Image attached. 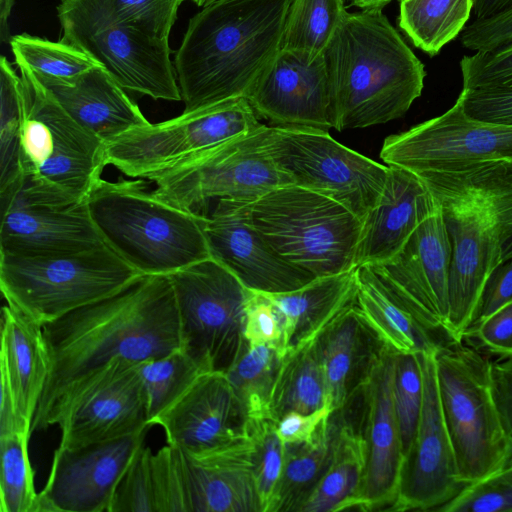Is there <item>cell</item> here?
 I'll list each match as a JSON object with an SVG mask.
<instances>
[{"label":"cell","instance_id":"cell-20","mask_svg":"<svg viewBox=\"0 0 512 512\" xmlns=\"http://www.w3.org/2000/svg\"><path fill=\"white\" fill-rule=\"evenodd\" d=\"M261 118L275 126L334 128L331 85L324 54L313 61L280 50L247 95Z\"/></svg>","mask_w":512,"mask_h":512},{"label":"cell","instance_id":"cell-54","mask_svg":"<svg viewBox=\"0 0 512 512\" xmlns=\"http://www.w3.org/2000/svg\"><path fill=\"white\" fill-rule=\"evenodd\" d=\"M333 412L328 407L312 413L289 412L276 421L277 434L284 445L308 442Z\"/></svg>","mask_w":512,"mask_h":512},{"label":"cell","instance_id":"cell-61","mask_svg":"<svg viewBox=\"0 0 512 512\" xmlns=\"http://www.w3.org/2000/svg\"><path fill=\"white\" fill-rule=\"evenodd\" d=\"M512 254V239L510 240V242L507 244L505 250H504V253H503V258H506L508 257L509 255Z\"/></svg>","mask_w":512,"mask_h":512},{"label":"cell","instance_id":"cell-50","mask_svg":"<svg viewBox=\"0 0 512 512\" xmlns=\"http://www.w3.org/2000/svg\"><path fill=\"white\" fill-rule=\"evenodd\" d=\"M457 101L471 118L512 125V87L462 88Z\"/></svg>","mask_w":512,"mask_h":512},{"label":"cell","instance_id":"cell-25","mask_svg":"<svg viewBox=\"0 0 512 512\" xmlns=\"http://www.w3.org/2000/svg\"><path fill=\"white\" fill-rule=\"evenodd\" d=\"M437 207L429 186L419 175L388 165L383 192L362 220L356 267L389 261Z\"/></svg>","mask_w":512,"mask_h":512},{"label":"cell","instance_id":"cell-49","mask_svg":"<svg viewBox=\"0 0 512 512\" xmlns=\"http://www.w3.org/2000/svg\"><path fill=\"white\" fill-rule=\"evenodd\" d=\"M283 335V316L271 295L250 290L244 324V336L248 344L277 347L283 356Z\"/></svg>","mask_w":512,"mask_h":512},{"label":"cell","instance_id":"cell-10","mask_svg":"<svg viewBox=\"0 0 512 512\" xmlns=\"http://www.w3.org/2000/svg\"><path fill=\"white\" fill-rule=\"evenodd\" d=\"M271 126L259 128L198 151L152 175L154 195L180 209L203 214L212 202H253L292 184L269 150Z\"/></svg>","mask_w":512,"mask_h":512},{"label":"cell","instance_id":"cell-53","mask_svg":"<svg viewBox=\"0 0 512 512\" xmlns=\"http://www.w3.org/2000/svg\"><path fill=\"white\" fill-rule=\"evenodd\" d=\"M511 300L512 254L502 259L489 275L467 332Z\"/></svg>","mask_w":512,"mask_h":512},{"label":"cell","instance_id":"cell-33","mask_svg":"<svg viewBox=\"0 0 512 512\" xmlns=\"http://www.w3.org/2000/svg\"><path fill=\"white\" fill-rule=\"evenodd\" d=\"M340 427L332 461L298 512L364 510L363 489L367 446L363 432V410L356 420L347 408L338 409Z\"/></svg>","mask_w":512,"mask_h":512},{"label":"cell","instance_id":"cell-13","mask_svg":"<svg viewBox=\"0 0 512 512\" xmlns=\"http://www.w3.org/2000/svg\"><path fill=\"white\" fill-rule=\"evenodd\" d=\"M269 150L296 185L341 203L363 220L378 202L388 165L340 144L327 131L271 126Z\"/></svg>","mask_w":512,"mask_h":512},{"label":"cell","instance_id":"cell-32","mask_svg":"<svg viewBox=\"0 0 512 512\" xmlns=\"http://www.w3.org/2000/svg\"><path fill=\"white\" fill-rule=\"evenodd\" d=\"M185 0H61L57 17L66 40L113 26L134 28L169 39L178 9Z\"/></svg>","mask_w":512,"mask_h":512},{"label":"cell","instance_id":"cell-5","mask_svg":"<svg viewBox=\"0 0 512 512\" xmlns=\"http://www.w3.org/2000/svg\"><path fill=\"white\" fill-rule=\"evenodd\" d=\"M86 204L103 242L142 276H169L211 258L205 215L162 201L144 179L101 178Z\"/></svg>","mask_w":512,"mask_h":512},{"label":"cell","instance_id":"cell-12","mask_svg":"<svg viewBox=\"0 0 512 512\" xmlns=\"http://www.w3.org/2000/svg\"><path fill=\"white\" fill-rule=\"evenodd\" d=\"M246 97L228 99L156 124L135 127L105 145L107 165L138 179L261 125Z\"/></svg>","mask_w":512,"mask_h":512},{"label":"cell","instance_id":"cell-39","mask_svg":"<svg viewBox=\"0 0 512 512\" xmlns=\"http://www.w3.org/2000/svg\"><path fill=\"white\" fill-rule=\"evenodd\" d=\"M150 425L202 374L200 366L181 348L138 363Z\"/></svg>","mask_w":512,"mask_h":512},{"label":"cell","instance_id":"cell-42","mask_svg":"<svg viewBox=\"0 0 512 512\" xmlns=\"http://www.w3.org/2000/svg\"><path fill=\"white\" fill-rule=\"evenodd\" d=\"M22 125L21 78L5 56L0 58V193L11 189L20 175Z\"/></svg>","mask_w":512,"mask_h":512},{"label":"cell","instance_id":"cell-29","mask_svg":"<svg viewBox=\"0 0 512 512\" xmlns=\"http://www.w3.org/2000/svg\"><path fill=\"white\" fill-rule=\"evenodd\" d=\"M356 272V305L380 341L395 353L436 351L449 341L426 329L412 314L377 264Z\"/></svg>","mask_w":512,"mask_h":512},{"label":"cell","instance_id":"cell-1","mask_svg":"<svg viewBox=\"0 0 512 512\" xmlns=\"http://www.w3.org/2000/svg\"><path fill=\"white\" fill-rule=\"evenodd\" d=\"M51 368L32 432L54 404L115 359L136 363L181 348L169 276H143L123 291L43 326Z\"/></svg>","mask_w":512,"mask_h":512},{"label":"cell","instance_id":"cell-43","mask_svg":"<svg viewBox=\"0 0 512 512\" xmlns=\"http://www.w3.org/2000/svg\"><path fill=\"white\" fill-rule=\"evenodd\" d=\"M393 400L405 458L417 430L423 403V376L418 353H395Z\"/></svg>","mask_w":512,"mask_h":512},{"label":"cell","instance_id":"cell-27","mask_svg":"<svg viewBox=\"0 0 512 512\" xmlns=\"http://www.w3.org/2000/svg\"><path fill=\"white\" fill-rule=\"evenodd\" d=\"M326 387V405L343 408L364 386L386 347L369 327L356 302L312 342Z\"/></svg>","mask_w":512,"mask_h":512},{"label":"cell","instance_id":"cell-56","mask_svg":"<svg viewBox=\"0 0 512 512\" xmlns=\"http://www.w3.org/2000/svg\"><path fill=\"white\" fill-rule=\"evenodd\" d=\"M1 404H0V437L26 433L32 434L31 424L20 414L12 393L9 379L4 370L0 369Z\"/></svg>","mask_w":512,"mask_h":512},{"label":"cell","instance_id":"cell-51","mask_svg":"<svg viewBox=\"0 0 512 512\" xmlns=\"http://www.w3.org/2000/svg\"><path fill=\"white\" fill-rule=\"evenodd\" d=\"M461 44L474 52L512 44V7L484 19H473L461 33Z\"/></svg>","mask_w":512,"mask_h":512},{"label":"cell","instance_id":"cell-60","mask_svg":"<svg viewBox=\"0 0 512 512\" xmlns=\"http://www.w3.org/2000/svg\"><path fill=\"white\" fill-rule=\"evenodd\" d=\"M191 1L194 2L199 7H205V6L215 2L216 0H191Z\"/></svg>","mask_w":512,"mask_h":512},{"label":"cell","instance_id":"cell-41","mask_svg":"<svg viewBox=\"0 0 512 512\" xmlns=\"http://www.w3.org/2000/svg\"><path fill=\"white\" fill-rule=\"evenodd\" d=\"M26 433L0 437V512H39Z\"/></svg>","mask_w":512,"mask_h":512},{"label":"cell","instance_id":"cell-36","mask_svg":"<svg viewBox=\"0 0 512 512\" xmlns=\"http://www.w3.org/2000/svg\"><path fill=\"white\" fill-rule=\"evenodd\" d=\"M472 9L473 0H401L399 26L414 46L436 56L462 33Z\"/></svg>","mask_w":512,"mask_h":512},{"label":"cell","instance_id":"cell-22","mask_svg":"<svg viewBox=\"0 0 512 512\" xmlns=\"http://www.w3.org/2000/svg\"><path fill=\"white\" fill-rule=\"evenodd\" d=\"M394 355L384 347L362 388L367 446L364 511H391L399 492L404 454L393 400Z\"/></svg>","mask_w":512,"mask_h":512},{"label":"cell","instance_id":"cell-34","mask_svg":"<svg viewBox=\"0 0 512 512\" xmlns=\"http://www.w3.org/2000/svg\"><path fill=\"white\" fill-rule=\"evenodd\" d=\"M340 414L334 411L308 442L284 445L281 478L270 512H298L329 467L339 433Z\"/></svg>","mask_w":512,"mask_h":512},{"label":"cell","instance_id":"cell-4","mask_svg":"<svg viewBox=\"0 0 512 512\" xmlns=\"http://www.w3.org/2000/svg\"><path fill=\"white\" fill-rule=\"evenodd\" d=\"M324 56L336 130L400 118L422 93L424 65L382 9L347 11Z\"/></svg>","mask_w":512,"mask_h":512},{"label":"cell","instance_id":"cell-16","mask_svg":"<svg viewBox=\"0 0 512 512\" xmlns=\"http://www.w3.org/2000/svg\"><path fill=\"white\" fill-rule=\"evenodd\" d=\"M418 357L423 376L422 409L391 511H438L466 486L459 477L443 417L435 351L418 353Z\"/></svg>","mask_w":512,"mask_h":512},{"label":"cell","instance_id":"cell-21","mask_svg":"<svg viewBox=\"0 0 512 512\" xmlns=\"http://www.w3.org/2000/svg\"><path fill=\"white\" fill-rule=\"evenodd\" d=\"M248 416L225 373L204 372L154 422L167 444L189 454L231 444L248 433Z\"/></svg>","mask_w":512,"mask_h":512},{"label":"cell","instance_id":"cell-11","mask_svg":"<svg viewBox=\"0 0 512 512\" xmlns=\"http://www.w3.org/2000/svg\"><path fill=\"white\" fill-rule=\"evenodd\" d=\"M179 317L181 349L204 372L226 373L248 344L250 290L209 258L169 275Z\"/></svg>","mask_w":512,"mask_h":512},{"label":"cell","instance_id":"cell-48","mask_svg":"<svg viewBox=\"0 0 512 512\" xmlns=\"http://www.w3.org/2000/svg\"><path fill=\"white\" fill-rule=\"evenodd\" d=\"M462 88L512 87V44L460 60Z\"/></svg>","mask_w":512,"mask_h":512},{"label":"cell","instance_id":"cell-6","mask_svg":"<svg viewBox=\"0 0 512 512\" xmlns=\"http://www.w3.org/2000/svg\"><path fill=\"white\" fill-rule=\"evenodd\" d=\"M17 66L22 125L20 175L13 187L35 203L64 206L86 201L107 166L105 142L79 125L33 71Z\"/></svg>","mask_w":512,"mask_h":512},{"label":"cell","instance_id":"cell-45","mask_svg":"<svg viewBox=\"0 0 512 512\" xmlns=\"http://www.w3.org/2000/svg\"><path fill=\"white\" fill-rule=\"evenodd\" d=\"M158 512H192L184 453L167 444L152 456Z\"/></svg>","mask_w":512,"mask_h":512},{"label":"cell","instance_id":"cell-17","mask_svg":"<svg viewBox=\"0 0 512 512\" xmlns=\"http://www.w3.org/2000/svg\"><path fill=\"white\" fill-rule=\"evenodd\" d=\"M149 428L116 440L55 450L39 512H109L116 488Z\"/></svg>","mask_w":512,"mask_h":512},{"label":"cell","instance_id":"cell-62","mask_svg":"<svg viewBox=\"0 0 512 512\" xmlns=\"http://www.w3.org/2000/svg\"><path fill=\"white\" fill-rule=\"evenodd\" d=\"M354 0H344L345 3L349 2V5H351V3L353 2Z\"/></svg>","mask_w":512,"mask_h":512},{"label":"cell","instance_id":"cell-47","mask_svg":"<svg viewBox=\"0 0 512 512\" xmlns=\"http://www.w3.org/2000/svg\"><path fill=\"white\" fill-rule=\"evenodd\" d=\"M441 512H512V460L502 469L467 484Z\"/></svg>","mask_w":512,"mask_h":512},{"label":"cell","instance_id":"cell-57","mask_svg":"<svg viewBox=\"0 0 512 512\" xmlns=\"http://www.w3.org/2000/svg\"><path fill=\"white\" fill-rule=\"evenodd\" d=\"M512 7V0H473L474 19L491 17Z\"/></svg>","mask_w":512,"mask_h":512},{"label":"cell","instance_id":"cell-23","mask_svg":"<svg viewBox=\"0 0 512 512\" xmlns=\"http://www.w3.org/2000/svg\"><path fill=\"white\" fill-rule=\"evenodd\" d=\"M0 196V253L47 255L105 244L91 220L86 201L64 206L35 203L16 187Z\"/></svg>","mask_w":512,"mask_h":512},{"label":"cell","instance_id":"cell-46","mask_svg":"<svg viewBox=\"0 0 512 512\" xmlns=\"http://www.w3.org/2000/svg\"><path fill=\"white\" fill-rule=\"evenodd\" d=\"M152 456L148 446L140 447L116 488L109 512H158Z\"/></svg>","mask_w":512,"mask_h":512},{"label":"cell","instance_id":"cell-19","mask_svg":"<svg viewBox=\"0 0 512 512\" xmlns=\"http://www.w3.org/2000/svg\"><path fill=\"white\" fill-rule=\"evenodd\" d=\"M248 203L220 199L205 214L204 233L211 258L252 291L286 293L315 279L279 256L251 225Z\"/></svg>","mask_w":512,"mask_h":512},{"label":"cell","instance_id":"cell-30","mask_svg":"<svg viewBox=\"0 0 512 512\" xmlns=\"http://www.w3.org/2000/svg\"><path fill=\"white\" fill-rule=\"evenodd\" d=\"M50 368L43 327L6 303L1 313L0 369L7 374L16 406L31 427Z\"/></svg>","mask_w":512,"mask_h":512},{"label":"cell","instance_id":"cell-55","mask_svg":"<svg viewBox=\"0 0 512 512\" xmlns=\"http://www.w3.org/2000/svg\"><path fill=\"white\" fill-rule=\"evenodd\" d=\"M493 400L506 435L512 443V359L491 361L489 367Z\"/></svg>","mask_w":512,"mask_h":512},{"label":"cell","instance_id":"cell-58","mask_svg":"<svg viewBox=\"0 0 512 512\" xmlns=\"http://www.w3.org/2000/svg\"><path fill=\"white\" fill-rule=\"evenodd\" d=\"M15 4V0H0V39L2 42H10L12 36L8 20Z\"/></svg>","mask_w":512,"mask_h":512},{"label":"cell","instance_id":"cell-9","mask_svg":"<svg viewBox=\"0 0 512 512\" xmlns=\"http://www.w3.org/2000/svg\"><path fill=\"white\" fill-rule=\"evenodd\" d=\"M490 362L464 340L446 342L435 351L443 417L466 485L502 469L512 457L491 393Z\"/></svg>","mask_w":512,"mask_h":512},{"label":"cell","instance_id":"cell-7","mask_svg":"<svg viewBox=\"0 0 512 512\" xmlns=\"http://www.w3.org/2000/svg\"><path fill=\"white\" fill-rule=\"evenodd\" d=\"M247 213L279 256L314 277L356 268L362 220L334 199L290 184L248 203Z\"/></svg>","mask_w":512,"mask_h":512},{"label":"cell","instance_id":"cell-38","mask_svg":"<svg viewBox=\"0 0 512 512\" xmlns=\"http://www.w3.org/2000/svg\"><path fill=\"white\" fill-rule=\"evenodd\" d=\"M282 359L277 347L247 344L225 373L249 420L271 418L270 400Z\"/></svg>","mask_w":512,"mask_h":512},{"label":"cell","instance_id":"cell-44","mask_svg":"<svg viewBox=\"0 0 512 512\" xmlns=\"http://www.w3.org/2000/svg\"><path fill=\"white\" fill-rule=\"evenodd\" d=\"M248 431L254 443L255 479L262 511L270 512L282 474L285 447L272 418L249 420Z\"/></svg>","mask_w":512,"mask_h":512},{"label":"cell","instance_id":"cell-14","mask_svg":"<svg viewBox=\"0 0 512 512\" xmlns=\"http://www.w3.org/2000/svg\"><path fill=\"white\" fill-rule=\"evenodd\" d=\"M58 425L60 447L75 448L140 432L148 422L138 363L115 359L57 401L36 430Z\"/></svg>","mask_w":512,"mask_h":512},{"label":"cell","instance_id":"cell-8","mask_svg":"<svg viewBox=\"0 0 512 512\" xmlns=\"http://www.w3.org/2000/svg\"><path fill=\"white\" fill-rule=\"evenodd\" d=\"M142 277L106 244L47 255L0 253V288L6 303L42 327Z\"/></svg>","mask_w":512,"mask_h":512},{"label":"cell","instance_id":"cell-52","mask_svg":"<svg viewBox=\"0 0 512 512\" xmlns=\"http://www.w3.org/2000/svg\"><path fill=\"white\" fill-rule=\"evenodd\" d=\"M466 337L475 338L501 358L512 359V300L479 322Z\"/></svg>","mask_w":512,"mask_h":512},{"label":"cell","instance_id":"cell-31","mask_svg":"<svg viewBox=\"0 0 512 512\" xmlns=\"http://www.w3.org/2000/svg\"><path fill=\"white\" fill-rule=\"evenodd\" d=\"M355 269L316 277L294 291L270 294L283 316V357L314 342L346 308L355 303Z\"/></svg>","mask_w":512,"mask_h":512},{"label":"cell","instance_id":"cell-24","mask_svg":"<svg viewBox=\"0 0 512 512\" xmlns=\"http://www.w3.org/2000/svg\"><path fill=\"white\" fill-rule=\"evenodd\" d=\"M62 41L86 52L124 90L156 100H181L169 39L113 26Z\"/></svg>","mask_w":512,"mask_h":512},{"label":"cell","instance_id":"cell-35","mask_svg":"<svg viewBox=\"0 0 512 512\" xmlns=\"http://www.w3.org/2000/svg\"><path fill=\"white\" fill-rule=\"evenodd\" d=\"M323 407H327L324 375L310 343L282 359L272 390L270 415L277 421L289 412L312 413Z\"/></svg>","mask_w":512,"mask_h":512},{"label":"cell","instance_id":"cell-3","mask_svg":"<svg viewBox=\"0 0 512 512\" xmlns=\"http://www.w3.org/2000/svg\"><path fill=\"white\" fill-rule=\"evenodd\" d=\"M420 177L438 202L451 241L447 333L461 341L512 239V162Z\"/></svg>","mask_w":512,"mask_h":512},{"label":"cell","instance_id":"cell-26","mask_svg":"<svg viewBox=\"0 0 512 512\" xmlns=\"http://www.w3.org/2000/svg\"><path fill=\"white\" fill-rule=\"evenodd\" d=\"M183 453L192 512H263L249 431L231 444L199 454Z\"/></svg>","mask_w":512,"mask_h":512},{"label":"cell","instance_id":"cell-2","mask_svg":"<svg viewBox=\"0 0 512 512\" xmlns=\"http://www.w3.org/2000/svg\"><path fill=\"white\" fill-rule=\"evenodd\" d=\"M291 0H216L190 18L174 67L191 112L246 97L280 51Z\"/></svg>","mask_w":512,"mask_h":512},{"label":"cell","instance_id":"cell-59","mask_svg":"<svg viewBox=\"0 0 512 512\" xmlns=\"http://www.w3.org/2000/svg\"><path fill=\"white\" fill-rule=\"evenodd\" d=\"M392 0H354L351 6H356L361 9H382Z\"/></svg>","mask_w":512,"mask_h":512},{"label":"cell","instance_id":"cell-18","mask_svg":"<svg viewBox=\"0 0 512 512\" xmlns=\"http://www.w3.org/2000/svg\"><path fill=\"white\" fill-rule=\"evenodd\" d=\"M451 259L452 245L438 205L393 258L377 264L416 319L447 340H452L447 333Z\"/></svg>","mask_w":512,"mask_h":512},{"label":"cell","instance_id":"cell-15","mask_svg":"<svg viewBox=\"0 0 512 512\" xmlns=\"http://www.w3.org/2000/svg\"><path fill=\"white\" fill-rule=\"evenodd\" d=\"M380 157L420 176L512 162V125L471 118L456 100L443 114L386 137Z\"/></svg>","mask_w":512,"mask_h":512},{"label":"cell","instance_id":"cell-28","mask_svg":"<svg viewBox=\"0 0 512 512\" xmlns=\"http://www.w3.org/2000/svg\"><path fill=\"white\" fill-rule=\"evenodd\" d=\"M36 76L79 125L105 144L150 123L100 65L71 79Z\"/></svg>","mask_w":512,"mask_h":512},{"label":"cell","instance_id":"cell-40","mask_svg":"<svg viewBox=\"0 0 512 512\" xmlns=\"http://www.w3.org/2000/svg\"><path fill=\"white\" fill-rule=\"evenodd\" d=\"M9 44L16 64L42 77L71 79L99 65L82 49L62 40L22 33L12 36Z\"/></svg>","mask_w":512,"mask_h":512},{"label":"cell","instance_id":"cell-37","mask_svg":"<svg viewBox=\"0 0 512 512\" xmlns=\"http://www.w3.org/2000/svg\"><path fill=\"white\" fill-rule=\"evenodd\" d=\"M344 0H291L280 50L308 61L322 56L345 13Z\"/></svg>","mask_w":512,"mask_h":512}]
</instances>
